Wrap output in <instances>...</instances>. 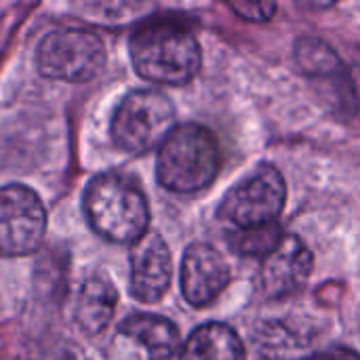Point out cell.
<instances>
[{"mask_svg":"<svg viewBox=\"0 0 360 360\" xmlns=\"http://www.w3.org/2000/svg\"><path fill=\"white\" fill-rule=\"evenodd\" d=\"M173 129L175 108L165 93L154 89L129 93L112 118L114 143L131 154H143L162 146Z\"/></svg>","mask_w":360,"mask_h":360,"instance_id":"obj_4","label":"cell"},{"mask_svg":"<svg viewBox=\"0 0 360 360\" xmlns=\"http://www.w3.org/2000/svg\"><path fill=\"white\" fill-rule=\"evenodd\" d=\"M312 266L314 259L310 249L304 245V240L285 234L276 245V249L264 257L262 276H259L262 291L272 300L293 295L310 278Z\"/></svg>","mask_w":360,"mask_h":360,"instance_id":"obj_9","label":"cell"},{"mask_svg":"<svg viewBox=\"0 0 360 360\" xmlns=\"http://www.w3.org/2000/svg\"><path fill=\"white\" fill-rule=\"evenodd\" d=\"M116 302H118V293L114 285L103 274H91L82 283L76 302L78 327L89 335L101 333L110 325L116 312Z\"/></svg>","mask_w":360,"mask_h":360,"instance_id":"obj_11","label":"cell"},{"mask_svg":"<svg viewBox=\"0 0 360 360\" xmlns=\"http://www.w3.org/2000/svg\"><path fill=\"white\" fill-rule=\"evenodd\" d=\"M228 283L230 266L215 247L205 243L188 247L181 262V293L188 304L196 308L213 304Z\"/></svg>","mask_w":360,"mask_h":360,"instance_id":"obj_8","label":"cell"},{"mask_svg":"<svg viewBox=\"0 0 360 360\" xmlns=\"http://www.w3.org/2000/svg\"><path fill=\"white\" fill-rule=\"evenodd\" d=\"M135 72L150 82L179 86L190 82L200 68V44L179 21L152 19L141 23L129 42Z\"/></svg>","mask_w":360,"mask_h":360,"instance_id":"obj_1","label":"cell"},{"mask_svg":"<svg viewBox=\"0 0 360 360\" xmlns=\"http://www.w3.org/2000/svg\"><path fill=\"white\" fill-rule=\"evenodd\" d=\"M221 167L215 135L200 124H179L160 146L156 177L162 188L177 194L200 192L211 186Z\"/></svg>","mask_w":360,"mask_h":360,"instance_id":"obj_3","label":"cell"},{"mask_svg":"<svg viewBox=\"0 0 360 360\" xmlns=\"http://www.w3.org/2000/svg\"><path fill=\"white\" fill-rule=\"evenodd\" d=\"M173 276V259L158 234H146L131 251V293L143 304L162 300Z\"/></svg>","mask_w":360,"mask_h":360,"instance_id":"obj_10","label":"cell"},{"mask_svg":"<svg viewBox=\"0 0 360 360\" xmlns=\"http://www.w3.org/2000/svg\"><path fill=\"white\" fill-rule=\"evenodd\" d=\"M297 57L304 70H308L310 74H329L338 65L335 53L316 40H304L297 46Z\"/></svg>","mask_w":360,"mask_h":360,"instance_id":"obj_15","label":"cell"},{"mask_svg":"<svg viewBox=\"0 0 360 360\" xmlns=\"http://www.w3.org/2000/svg\"><path fill=\"white\" fill-rule=\"evenodd\" d=\"M285 200V177L278 169L262 165L226 194L219 207V215L238 226V230L272 226L283 213Z\"/></svg>","mask_w":360,"mask_h":360,"instance_id":"obj_6","label":"cell"},{"mask_svg":"<svg viewBox=\"0 0 360 360\" xmlns=\"http://www.w3.org/2000/svg\"><path fill=\"white\" fill-rule=\"evenodd\" d=\"M118 331L122 335H127L129 340L141 344L150 360H173L179 348V331L177 327L165 319V316H156V314H135L129 316Z\"/></svg>","mask_w":360,"mask_h":360,"instance_id":"obj_12","label":"cell"},{"mask_svg":"<svg viewBox=\"0 0 360 360\" xmlns=\"http://www.w3.org/2000/svg\"><path fill=\"white\" fill-rule=\"evenodd\" d=\"M240 338L224 323H207L190 333L179 360H243Z\"/></svg>","mask_w":360,"mask_h":360,"instance_id":"obj_13","label":"cell"},{"mask_svg":"<svg viewBox=\"0 0 360 360\" xmlns=\"http://www.w3.org/2000/svg\"><path fill=\"white\" fill-rule=\"evenodd\" d=\"M46 230V211L36 192L11 184L0 188V255L21 257L34 253Z\"/></svg>","mask_w":360,"mask_h":360,"instance_id":"obj_7","label":"cell"},{"mask_svg":"<svg viewBox=\"0 0 360 360\" xmlns=\"http://www.w3.org/2000/svg\"><path fill=\"white\" fill-rule=\"evenodd\" d=\"M91 228L112 243H137L148 234L150 211L143 192L120 173H101L84 190Z\"/></svg>","mask_w":360,"mask_h":360,"instance_id":"obj_2","label":"cell"},{"mask_svg":"<svg viewBox=\"0 0 360 360\" xmlns=\"http://www.w3.org/2000/svg\"><path fill=\"white\" fill-rule=\"evenodd\" d=\"M283 236L285 234L281 232L278 224L251 228V230H238V232L230 234V247L240 255L266 257L276 249V245L281 243Z\"/></svg>","mask_w":360,"mask_h":360,"instance_id":"obj_14","label":"cell"},{"mask_svg":"<svg viewBox=\"0 0 360 360\" xmlns=\"http://www.w3.org/2000/svg\"><path fill=\"white\" fill-rule=\"evenodd\" d=\"M230 6L247 21H268L276 13L274 2H232Z\"/></svg>","mask_w":360,"mask_h":360,"instance_id":"obj_16","label":"cell"},{"mask_svg":"<svg viewBox=\"0 0 360 360\" xmlns=\"http://www.w3.org/2000/svg\"><path fill=\"white\" fill-rule=\"evenodd\" d=\"M308 360H360V356L354 350L348 348H329L325 352H319Z\"/></svg>","mask_w":360,"mask_h":360,"instance_id":"obj_17","label":"cell"},{"mask_svg":"<svg viewBox=\"0 0 360 360\" xmlns=\"http://www.w3.org/2000/svg\"><path fill=\"white\" fill-rule=\"evenodd\" d=\"M36 63L40 74L46 78L86 82L105 65V46L91 30L63 27L42 38Z\"/></svg>","mask_w":360,"mask_h":360,"instance_id":"obj_5","label":"cell"}]
</instances>
